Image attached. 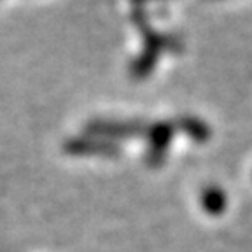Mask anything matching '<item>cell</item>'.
I'll return each instance as SVG.
<instances>
[{"instance_id": "1", "label": "cell", "mask_w": 252, "mask_h": 252, "mask_svg": "<svg viewBox=\"0 0 252 252\" xmlns=\"http://www.w3.org/2000/svg\"><path fill=\"white\" fill-rule=\"evenodd\" d=\"M228 205V196L219 186H209L203 189L201 193V207L205 209V212L210 216H220L226 210Z\"/></svg>"}]
</instances>
